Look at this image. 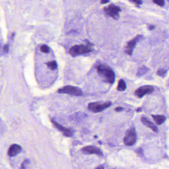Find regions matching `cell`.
Masks as SVG:
<instances>
[{"label":"cell","mask_w":169,"mask_h":169,"mask_svg":"<svg viewBox=\"0 0 169 169\" xmlns=\"http://www.w3.org/2000/svg\"><path fill=\"white\" fill-rule=\"evenodd\" d=\"M97 73L103 81L112 84L115 80V75L111 68L105 65H99L96 67Z\"/></svg>","instance_id":"1"},{"label":"cell","mask_w":169,"mask_h":169,"mask_svg":"<svg viewBox=\"0 0 169 169\" xmlns=\"http://www.w3.org/2000/svg\"><path fill=\"white\" fill-rule=\"evenodd\" d=\"M92 51V49L88 45H75L70 48V53L73 57L82 55V54L89 53Z\"/></svg>","instance_id":"2"},{"label":"cell","mask_w":169,"mask_h":169,"mask_svg":"<svg viewBox=\"0 0 169 169\" xmlns=\"http://www.w3.org/2000/svg\"><path fill=\"white\" fill-rule=\"evenodd\" d=\"M58 92L59 93H65L73 96H80L83 95L82 91L80 88L70 85H67L60 88Z\"/></svg>","instance_id":"3"},{"label":"cell","mask_w":169,"mask_h":169,"mask_svg":"<svg viewBox=\"0 0 169 169\" xmlns=\"http://www.w3.org/2000/svg\"><path fill=\"white\" fill-rule=\"evenodd\" d=\"M112 105V103L108 101L104 103L100 102L90 103L88 104V108L93 113H99L105 109L109 107Z\"/></svg>","instance_id":"4"},{"label":"cell","mask_w":169,"mask_h":169,"mask_svg":"<svg viewBox=\"0 0 169 169\" xmlns=\"http://www.w3.org/2000/svg\"><path fill=\"white\" fill-rule=\"evenodd\" d=\"M137 140V133L135 129L132 127L127 130L124 137V142L127 146H132L135 144Z\"/></svg>","instance_id":"5"},{"label":"cell","mask_w":169,"mask_h":169,"mask_svg":"<svg viewBox=\"0 0 169 169\" xmlns=\"http://www.w3.org/2000/svg\"><path fill=\"white\" fill-rule=\"evenodd\" d=\"M104 11L107 15L115 20H118L119 18V12L121 11V10L120 7L111 4L108 7L105 8Z\"/></svg>","instance_id":"6"},{"label":"cell","mask_w":169,"mask_h":169,"mask_svg":"<svg viewBox=\"0 0 169 169\" xmlns=\"http://www.w3.org/2000/svg\"><path fill=\"white\" fill-rule=\"evenodd\" d=\"M154 91L153 86L151 85H143L137 89L134 92L136 96L139 98H142L145 95L150 94Z\"/></svg>","instance_id":"7"},{"label":"cell","mask_w":169,"mask_h":169,"mask_svg":"<svg viewBox=\"0 0 169 169\" xmlns=\"http://www.w3.org/2000/svg\"><path fill=\"white\" fill-rule=\"evenodd\" d=\"M51 120L52 124H53V125L55 127L58 129L59 130H60L61 132H63L64 136L67 137H71L73 135L74 131L72 129H68V128H66L65 127H63L62 125L58 124L57 122L53 120V119H51Z\"/></svg>","instance_id":"8"},{"label":"cell","mask_w":169,"mask_h":169,"mask_svg":"<svg viewBox=\"0 0 169 169\" xmlns=\"http://www.w3.org/2000/svg\"><path fill=\"white\" fill-rule=\"evenodd\" d=\"M142 35H137L134 39L128 42L127 46L125 47V52L126 54L129 55H132L133 49L135 47L137 43L138 42L139 40L142 38Z\"/></svg>","instance_id":"9"},{"label":"cell","mask_w":169,"mask_h":169,"mask_svg":"<svg viewBox=\"0 0 169 169\" xmlns=\"http://www.w3.org/2000/svg\"><path fill=\"white\" fill-rule=\"evenodd\" d=\"M81 151L83 153L88 154H97L102 156V152L99 148L94 146H87L81 149Z\"/></svg>","instance_id":"10"},{"label":"cell","mask_w":169,"mask_h":169,"mask_svg":"<svg viewBox=\"0 0 169 169\" xmlns=\"http://www.w3.org/2000/svg\"><path fill=\"white\" fill-rule=\"evenodd\" d=\"M21 151V147L19 145L13 144L8 149V154L10 157H13L18 154Z\"/></svg>","instance_id":"11"},{"label":"cell","mask_w":169,"mask_h":169,"mask_svg":"<svg viewBox=\"0 0 169 169\" xmlns=\"http://www.w3.org/2000/svg\"><path fill=\"white\" fill-rule=\"evenodd\" d=\"M141 120H142V123L145 125H146V127H148L150 129H151L154 132H158L157 127H156V125H155L153 123H152L149 120H148L147 118L145 117H142Z\"/></svg>","instance_id":"12"},{"label":"cell","mask_w":169,"mask_h":169,"mask_svg":"<svg viewBox=\"0 0 169 169\" xmlns=\"http://www.w3.org/2000/svg\"><path fill=\"white\" fill-rule=\"evenodd\" d=\"M152 117L156 124L158 125H160L164 123L166 120L165 117L163 115H152Z\"/></svg>","instance_id":"13"},{"label":"cell","mask_w":169,"mask_h":169,"mask_svg":"<svg viewBox=\"0 0 169 169\" xmlns=\"http://www.w3.org/2000/svg\"><path fill=\"white\" fill-rule=\"evenodd\" d=\"M149 70V68H147L145 66H142L139 68L137 73V75L138 77H141L142 75H144L145 73H147Z\"/></svg>","instance_id":"14"},{"label":"cell","mask_w":169,"mask_h":169,"mask_svg":"<svg viewBox=\"0 0 169 169\" xmlns=\"http://www.w3.org/2000/svg\"><path fill=\"white\" fill-rule=\"evenodd\" d=\"M126 89V84L123 80H120L118 82L117 90L119 91H123L125 90Z\"/></svg>","instance_id":"15"},{"label":"cell","mask_w":169,"mask_h":169,"mask_svg":"<svg viewBox=\"0 0 169 169\" xmlns=\"http://www.w3.org/2000/svg\"><path fill=\"white\" fill-rule=\"evenodd\" d=\"M46 65H47L48 68L51 70H56L58 68V65L55 61H52L48 62L46 63Z\"/></svg>","instance_id":"16"},{"label":"cell","mask_w":169,"mask_h":169,"mask_svg":"<svg viewBox=\"0 0 169 169\" xmlns=\"http://www.w3.org/2000/svg\"><path fill=\"white\" fill-rule=\"evenodd\" d=\"M40 50L41 52L46 53V54H47L50 52V48L49 47H48L47 46L45 45L41 46L40 48Z\"/></svg>","instance_id":"17"},{"label":"cell","mask_w":169,"mask_h":169,"mask_svg":"<svg viewBox=\"0 0 169 169\" xmlns=\"http://www.w3.org/2000/svg\"><path fill=\"white\" fill-rule=\"evenodd\" d=\"M153 2L158 6L162 7L165 4V0H153Z\"/></svg>","instance_id":"18"},{"label":"cell","mask_w":169,"mask_h":169,"mask_svg":"<svg viewBox=\"0 0 169 169\" xmlns=\"http://www.w3.org/2000/svg\"><path fill=\"white\" fill-rule=\"evenodd\" d=\"M166 73V70H165L164 69H160L158 70L157 72V75L161 77H164Z\"/></svg>","instance_id":"19"},{"label":"cell","mask_w":169,"mask_h":169,"mask_svg":"<svg viewBox=\"0 0 169 169\" xmlns=\"http://www.w3.org/2000/svg\"><path fill=\"white\" fill-rule=\"evenodd\" d=\"M130 1L131 2H133L135 4V5L137 6L138 7L139 5H142V0H130Z\"/></svg>","instance_id":"20"},{"label":"cell","mask_w":169,"mask_h":169,"mask_svg":"<svg viewBox=\"0 0 169 169\" xmlns=\"http://www.w3.org/2000/svg\"><path fill=\"white\" fill-rule=\"evenodd\" d=\"M30 162V160L28 159H26L23 162V164L21 165V169H25V165L28 164V163Z\"/></svg>","instance_id":"21"},{"label":"cell","mask_w":169,"mask_h":169,"mask_svg":"<svg viewBox=\"0 0 169 169\" xmlns=\"http://www.w3.org/2000/svg\"><path fill=\"white\" fill-rule=\"evenodd\" d=\"M8 51V44L5 45V46L4 47V52L5 53H7Z\"/></svg>","instance_id":"22"},{"label":"cell","mask_w":169,"mask_h":169,"mask_svg":"<svg viewBox=\"0 0 169 169\" xmlns=\"http://www.w3.org/2000/svg\"><path fill=\"white\" fill-rule=\"evenodd\" d=\"M123 108L119 107L116 108L115 109V111L116 112H120L121 111L123 110Z\"/></svg>","instance_id":"23"},{"label":"cell","mask_w":169,"mask_h":169,"mask_svg":"<svg viewBox=\"0 0 169 169\" xmlns=\"http://www.w3.org/2000/svg\"><path fill=\"white\" fill-rule=\"evenodd\" d=\"M154 28L155 26L153 25H150L149 27H148V29H149V30H154Z\"/></svg>","instance_id":"24"},{"label":"cell","mask_w":169,"mask_h":169,"mask_svg":"<svg viewBox=\"0 0 169 169\" xmlns=\"http://www.w3.org/2000/svg\"><path fill=\"white\" fill-rule=\"evenodd\" d=\"M109 2V0H101V3L104 4H106Z\"/></svg>","instance_id":"25"},{"label":"cell","mask_w":169,"mask_h":169,"mask_svg":"<svg viewBox=\"0 0 169 169\" xmlns=\"http://www.w3.org/2000/svg\"><path fill=\"white\" fill-rule=\"evenodd\" d=\"M96 169H104V167L102 166H100V167H98L96 168Z\"/></svg>","instance_id":"26"},{"label":"cell","mask_w":169,"mask_h":169,"mask_svg":"<svg viewBox=\"0 0 169 169\" xmlns=\"http://www.w3.org/2000/svg\"><path fill=\"white\" fill-rule=\"evenodd\" d=\"M137 112H138V111H142V110H141V109H137Z\"/></svg>","instance_id":"27"}]
</instances>
